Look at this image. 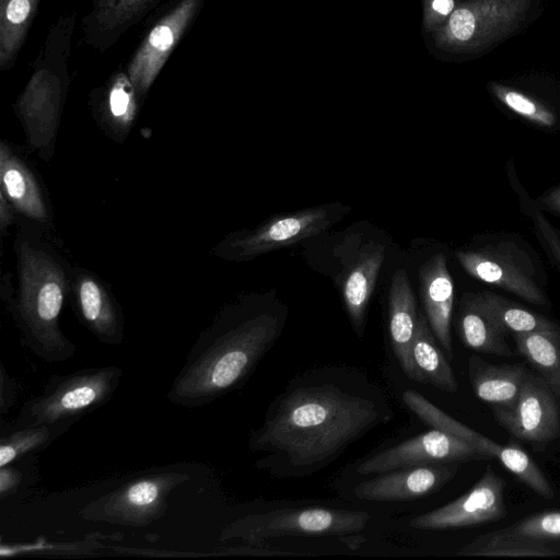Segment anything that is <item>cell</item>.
<instances>
[{
    "label": "cell",
    "mask_w": 560,
    "mask_h": 560,
    "mask_svg": "<svg viewBox=\"0 0 560 560\" xmlns=\"http://www.w3.org/2000/svg\"><path fill=\"white\" fill-rule=\"evenodd\" d=\"M18 214L10 203V201L0 194V235H1V252H3V237L8 229L16 222Z\"/></svg>",
    "instance_id": "d6a6232c"
},
{
    "label": "cell",
    "mask_w": 560,
    "mask_h": 560,
    "mask_svg": "<svg viewBox=\"0 0 560 560\" xmlns=\"http://www.w3.org/2000/svg\"><path fill=\"white\" fill-rule=\"evenodd\" d=\"M319 371L289 385L253 430L248 448L268 456L256 462L282 477L313 474L351 443L390 420L382 393L353 373Z\"/></svg>",
    "instance_id": "6da1fadb"
},
{
    "label": "cell",
    "mask_w": 560,
    "mask_h": 560,
    "mask_svg": "<svg viewBox=\"0 0 560 560\" xmlns=\"http://www.w3.org/2000/svg\"><path fill=\"white\" fill-rule=\"evenodd\" d=\"M458 328L463 343L470 350L504 357L514 355L505 340L506 332L486 311L477 293L463 298Z\"/></svg>",
    "instance_id": "ffe728a7"
},
{
    "label": "cell",
    "mask_w": 560,
    "mask_h": 560,
    "mask_svg": "<svg viewBox=\"0 0 560 560\" xmlns=\"http://www.w3.org/2000/svg\"><path fill=\"white\" fill-rule=\"evenodd\" d=\"M0 194L16 214L46 230L54 226V213L46 189L26 158L10 141L0 142Z\"/></svg>",
    "instance_id": "9a60e30c"
},
{
    "label": "cell",
    "mask_w": 560,
    "mask_h": 560,
    "mask_svg": "<svg viewBox=\"0 0 560 560\" xmlns=\"http://www.w3.org/2000/svg\"><path fill=\"white\" fill-rule=\"evenodd\" d=\"M477 295L486 311L505 332L514 335L559 329L545 316L530 312L502 295L489 291L477 293Z\"/></svg>",
    "instance_id": "484cf974"
},
{
    "label": "cell",
    "mask_w": 560,
    "mask_h": 560,
    "mask_svg": "<svg viewBox=\"0 0 560 560\" xmlns=\"http://www.w3.org/2000/svg\"><path fill=\"white\" fill-rule=\"evenodd\" d=\"M173 39L172 30L166 25H161L151 32L149 42L155 49L164 51L171 46Z\"/></svg>",
    "instance_id": "836d02e7"
},
{
    "label": "cell",
    "mask_w": 560,
    "mask_h": 560,
    "mask_svg": "<svg viewBox=\"0 0 560 560\" xmlns=\"http://www.w3.org/2000/svg\"><path fill=\"white\" fill-rule=\"evenodd\" d=\"M417 301L407 272L395 271L388 295V329L395 357L406 374L416 382L411 346L418 322Z\"/></svg>",
    "instance_id": "ac0fdd59"
},
{
    "label": "cell",
    "mask_w": 560,
    "mask_h": 560,
    "mask_svg": "<svg viewBox=\"0 0 560 560\" xmlns=\"http://www.w3.org/2000/svg\"><path fill=\"white\" fill-rule=\"evenodd\" d=\"M11 465L0 467V499L4 500L15 493L23 483L24 476L20 468Z\"/></svg>",
    "instance_id": "1f68e13d"
},
{
    "label": "cell",
    "mask_w": 560,
    "mask_h": 560,
    "mask_svg": "<svg viewBox=\"0 0 560 560\" xmlns=\"http://www.w3.org/2000/svg\"><path fill=\"white\" fill-rule=\"evenodd\" d=\"M515 190H517L521 203L523 209L528 213L530 219L533 220L536 233L544 245L547 254L550 259L556 264V266L560 269V233L556 230L549 221L541 215L538 210V207L532 206V202L528 200L526 194L524 197V192L522 191V187L518 185L517 180L514 179Z\"/></svg>",
    "instance_id": "f1b7e54d"
},
{
    "label": "cell",
    "mask_w": 560,
    "mask_h": 560,
    "mask_svg": "<svg viewBox=\"0 0 560 560\" xmlns=\"http://www.w3.org/2000/svg\"><path fill=\"white\" fill-rule=\"evenodd\" d=\"M517 351L560 398V329L514 334Z\"/></svg>",
    "instance_id": "603a6c76"
},
{
    "label": "cell",
    "mask_w": 560,
    "mask_h": 560,
    "mask_svg": "<svg viewBox=\"0 0 560 560\" xmlns=\"http://www.w3.org/2000/svg\"><path fill=\"white\" fill-rule=\"evenodd\" d=\"M419 289L428 324L446 358L452 361L454 283L443 253L434 254L420 267Z\"/></svg>",
    "instance_id": "e0dca14e"
},
{
    "label": "cell",
    "mask_w": 560,
    "mask_h": 560,
    "mask_svg": "<svg viewBox=\"0 0 560 560\" xmlns=\"http://www.w3.org/2000/svg\"><path fill=\"white\" fill-rule=\"evenodd\" d=\"M45 231L20 222L13 243L16 289H10L3 300L24 346L40 360L56 363L72 359L77 350L60 326L72 267L48 242Z\"/></svg>",
    "instance_id": "3957f363"
},
{
    "label": "cell",
    "mask_w": 560,
    "mask_h": 560,
    "mask_svg": "<svg viewBox=\"0 0 560 560\" xmlns=\"http://www.w3.org/2000/svg\"><path fill=\"white\" fill-rule=\"evenodd\" d=\"M505 481L488 466L478 482L454 501L416 516L409 526L416 529H450L475 526L505 516Z\"/></svg>",
    "instance_id": "7c38bea8"
},
{
    "label": "cell",
    "mask_w": 560,
    "mask_h": 560,
    "mask_svg": "<svg viewBox=\"0 0 560 560\" xmlns=\"http://www.w3.org/2000/svg\"><path fill=\"white\" fill-rule=\"evenodd\" d=\"M456 258L471 277L499 287L521 299L545 305L547 298L534 280L528 257L511 243L456 252Z\"/></svg>",
    "instance_id": "9c48e42d"
},
{
    "label": "cell",
    "mask_w": 560,
    "mask_h": 560,
    "mask_svg": "<svg viewBox=\"0 0 560 560\" xmlns=\"http://www.w3.org/2000/svg\"><path fill=\"white\" fill-rule=\"evenodd\" d=\"M19 385L14 377L9 375L0 364V412L7 413L15 404L18 398Z\"/></svg>",
    "instance_id": "4dcf8cb0"
},
{
    "label": "cell",
    "mask_w": 560,
    "mask_h": 560,
    "mask_svg": "<svg viewBox=\"0 0 560 560\" xmlns=\"http://www.w3.org/2000/svg\"><path fill=\"white\" fill-rule=\"evenodd\" d=\"M189 478L180 466L158 467L94 499L79 514L89 522L144 527L165 515L170 494Z\"/></svg>",
    "instance_id": "5b68a950"
},
{
    "label": "cell",
    "mask_w": 560,
    "mask_h": 560,
    "mask_svg": "<svg viewBox=\"0 0 560 560\" xmlns=\"http://www.w3.org/2000/svg\"><path fill=\"white\" fill-rule=\"evenodd\" d=\"M537 207L560 214V186L541 196L537 200Z\"/></svg>",
    "instance_id": "d590c367"
},
{
    "label": "cell",
    "mask_w": 560,
    "mask_h": 560,
    "mask_svg": "<svg viewBox=\"0 0 560 560\" xmlns=\"http://www.w3.org/2000/svg\"><path fill=\"white\" fill-rule=\"evenodd\" d=\"M492 91L508 108L525 119L542 127L556 125L553 112L535 98L502 85H493Z\"/></svg>",
    "instance_id": "4316f807"
},
{
    "label": "cell",
    "mask_w": 560,
    "mask_h": 560,
    "mask_svg": "<svg viewBox=\"0 0 560 560\" xmlns=\"http://www.w3.org/2000/svg\"><path fill=\"white\" fill-rule=\"evenodd\" d=\"M544 378L528 375L512 407H493L495 420L513 436L547 442L560 434V415Z\"/></svg>",
    "instance_id": "5bb4252c"
},
{
    "label": "cell",
    "mask_w": 560,
    "mask_h": 560,
    "mask_svg": "<svg viewBox=\"0 0 560 560\" xmlns=\"http://www.w3.org/2000/svg\"><path fill=\"white\" fill-rule=\"evenodd\" d=\"M349 242L337 254L341 266L337 273V284L353 329L361 336L386 248L375 240L350 236Z\"/></svg>",
    "instance_id": "8fae6325"
},
{
    "label": "cell",
    "mask_w": 560,
    "mask_h": 560,
    "mask_svg": "<svg viewBox=\"0 0 560 560\" xmlns=\"http://www.w3.org/2000/svg\"><path fill=\"white\" fill-rule=\"evenodd\" d=\"M402 401L424 423L469 443L487 458L495 457L498 459L502 454L504 445L495 443L493 440L450 417L420 393L407 389L402 393Z\"/></svg>",
    "instance_id": "7402d4cb"
},
{
    "label": "cell",
    "mask_w": 560,
    "mask_h": 560,
    "mask_svg": "<svg viewBox=\"0 0 560 560\" xmlns=\"http://www.w3.org/2000/svg\"><path fill=\"white\" fill-rule=\"evenodd\" d=\"M423 314L418 315L411 357L416 382L429 384L445 393H456L458 383L442 348Z\"/></svg>",
    "instance_id": "44dd1931"
},
{
    "label": "cell",
    "mask_w": 560,
    "mask_h": 560,
    "mask_svg": "<svg viewBox=\"0 0 560 560\" xmlns=\"http://www.w3.org/2000/svg\"><path fill=\"white\" fill-rule=\"evenodd\" d=\"M69 298L80 323L101 342L119 346L125 337L121 305L110 287L96 273L71 268Z\"/></svg>",
    "instance_id": "4fadbf2b"
},
{
    "label": "cell",
    "mask_w": 560,
    "mask_h": 560,
    "mask_svg": "<svg viewBox=\"0 0 560 560\" xmlns=\"http://www.w3.org/2000/svg\"><path fill=\"white\" fill-rule=\"evenodd\" d=\"M455 9V0H423V30L434 33L445 24Z\"/></svg>",
    "instance_id": "f546056e"
},
{
    "label": "cell",
    "mask_w": 560,
    "mask_h": 560,
    "mask_svg": "<svg viewBox=\"0 0 560 560\" xmlns=\"http://www.w3.org/2000/svg\"><path fill=\"white\" fill-rule=\"evenodd\" d=\"M73 424L72 421H60L21 428L9 427L0 440V467L14 464L22 457L45 450Z\"/></svg>",
    "instance_id": "d4e9b609"
},
{
    "label": "cell",
    "mask_w": 560,
    "mask_h": 560,
    "mask_svg": "<svg viewBox=\"0 0 560 560\" xmlns=\"http://www.w3.org/2000/svg\"><path fill=\"white\" fill-rule=\"evenodd\" d=\"M284 322V308L261 295L226 305L197 337L166 398L198 408L237 388L273 346Z\"/></svg>",
    "instance_id": "7a4b0ae2"
},
{
    "label": "cell",
    "mask_w": 560,
    "mask_h": 560,
    "mask_svg": "<svg viewBox=\"0 0 560 560\" xmlns=\"http://www.w3.org/2000/svg\"><path fill=\"white\" fill-rule=\"evenodd\" d=\"M370 518L365 511L285 508L240 517L222 529L219 539H240L246 545H257L283 536H346L362 532Z\"/></svg>",
    "instance_id": "8992f818"
},
{
    "label": "cell",
    "mask_w": 560,
    "mask_h": 560,
    "mask_svg": "<svg viewBox=\"0 0 560 560\" xmlns=\"http://www.w3.org/2000/svg\"><path fill=\"white\" fill-rule=\"evenodd\" d=\"M455 471L452 464L395 469L358 483L353 488V494L361 500L374 502L413 500L441 488Z\"/></svg>",
    "instance_id": "2e32d148"
},
{
    "label": "cell",
    "mask_w": 560,
    "mask_h": 560,
    "mask_svg": "<svg viewBox=\"0 0 560 560\" xmlns=\"http://www.w3.org/2000/svg\"><path fill=\"white\" fill-rule=\"evenodd\" d=\"M533 0H466L433 35L435 46L454 54H476L518 30Z\"/></svg>",
    "instance_id": "52a82bcc"
},
{
    "label": "cell",
    "mask_w": 560,
    "mask_h": 560,
    "mask_svg": "<svg viewBox=\"0 0 560 560\" xmlns=\"http://www.w3.org/2000/svg\"><path fill=\"white\" fill-rule=\"evenodd\" d=\"M500 530L511 536L560 542V511L535 513Z\"/></svg>",
    "instance_id": "83f0119b"
},
{
    "label": "cell",
    "mask_w": 560,
    "mask_h": 560,
    "mask_svg": "<svg viewBox=\"0 0 560 560\" xmlns=\"http://www.w3.org/2000/svg\"><path fill=\"white\" fill-rule=\"evenodd\" d=\"M28 11V0H11L7 10L8 20L12 23H20L25 20Z\"/></svg>",
    "instance_id": "e575fe53"
},
{
    "label": "cell",
    "mask_w": 560,
    "mask_h": 560,
    "mask_svg": "<svg viewBox=\"0 0 560 560\" xmlns=\"http://www.w3.org/2000/svg\"><path fill=\"white\" fill-rule=\"evenodd\" d=\"M346 211L347 207L330 203L277 214L252 230L225 235L212 247L211 253L228 261H248L323 233Z\"/></svg>",
    "instance_id": "ba28073f"
},
{
    "label": "cell",
    "mask_w": 560,
    "mask_h": 560,
    "mask_svg": "<svg viewBox=\"0 0 560 560\" xmlns=\"http://www.w3.org/2000/svg\"><path fill=\"white\" fill-rule=\"evenodd\" d=\"M457 556L480 557H559L560 542L511 536L495 530L460 548Z\"/></svg>",
    "instance_id": "cb8c5ba5"
},
{
    "label": "cell",
    "mask_w": 560,
    "mask_h": 560,
    "mask_svg": "<svg viewBox=\"0 0 560 560\" xmlns=\"http://www.w3.org/2000/svg\"><path fill=\"white\" fill-rule=\"evenodd\" d=\"M528 375L522 364H492L477 355L468 360V377L476 397L492 407H512Z\"/></svg>",
    "instance_id": "d6986e66"
},
{
    "label": "cell",
    "mask_w": 560,
    "mask_h": 560,
    "mask_svg": "<svg viewBox=\"0 0 560 560\" xmlns=\"http://www.w3.org/2000/svg\"><path fill=\"white\" fill-rule=\"evenodd\" d=\"M480 458L487 457L469 443L433 429L372 455L357 467V472L383 474L412 466L458 464Z\"/></svg>",
    "instance_id": "30bf717a"
},
{
    "label": "cell",
    "mask_w": 560,
    "mask_h": 560,
    "mask_svg": "<svg viewBox=\"0 0 560 560\" xmlns=\"http://www.w3.org/2000/svg\"><path fill=\"white\" fill-rule=\"evenodd\" d=\"M117 365L84 368L47 380L39 395L26 400L10 428L60 421L78 422L107 404L120 385Z\"/></svg>",
    "instance_id": "277c9868"
}]
</instances>
